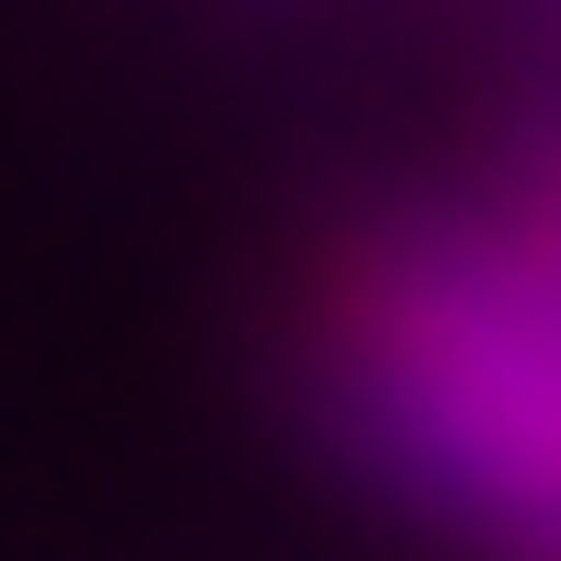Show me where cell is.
<instances>
[{"instance_id": "1", "label": "cell", "mask_w": 561, "mask_h": 561, "mask_svg": "<svg viewBox=\"0 0 561 561\" xmlns=\"http://www.w3.org/2000/svg\"><path fill=\"white\" fill-rule=\"evenodd\" d=\"M319 409L409 511L561 561V255L524 205L345 230L319 280Z\"/></svg>"}]
</instances>
